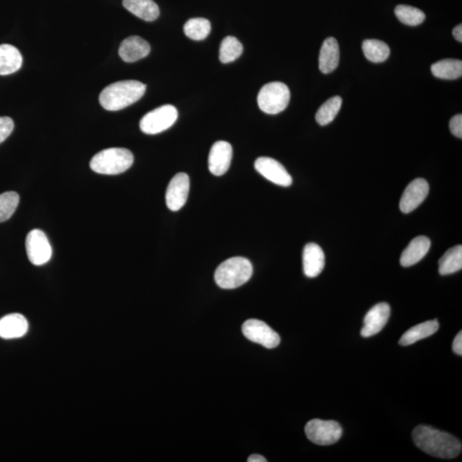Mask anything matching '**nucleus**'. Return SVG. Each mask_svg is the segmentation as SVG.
Returning a JSON list of instances; mask_svg holds the SVG:
<instances>
[{
  "mask_svg": "<svg viewBox=\"0 0 462 462\" xmlns=\"http://www.w3.org/2000/svg\"><path fill=\"white\" fill-rule=\"evenodd\" d=\"M413 440L422 451L442 459H453L461 452V442L456 437L428 425L415 428Z\"/></svg>",
  "mask_w": 462,
  "mask_h": 462,
  "instance_id": "nucleus-1",
  "label": "nucleus"
},
{
  "mask_svg": "<svg viewBox=\"0 0 462 462\" xmlns=\"http://www.w3.org/2000/svg\"><path fill=\"white\" fill-rule=\"evenodd\" d=\"M146 89V85L138 81H117L104 88L100 95V103L107 111H119L138 101Z\"/></svg>",
  "mask_w": 462,
  "mask_h": 462,
  "instance_id": "nucleus-2",
  "label": "nucleus"
},
{
  "mask_svg": "<svg viewBox=\"0 0 462 462\" xmlns=\"http://www.w3.org/2000/svg\"><path fill=\"white\" fill-rule=\"evenodd\" d=\"M253 271V265L248 258L233 257L218 266L214 279L221 289H233L241 287L251 279Z\"/></svg>",
  "mask_w": 462,
  "mask_h": 462,
  "instance_id": "nucleus-3",
  "label": "nucleus"
},
{
  "mask_svg": "<svg viewBox=\"0 0 462 462\" xmlns=\"http://www.w3.org/2000/svg\"><path fill=\"white\" fill-rule=\"evenodd\" d=\"M134 156L126 148L112 147L98 152L90 161V168L96 173L119 175L132 166Z\"/></svg>",
  "mask_w": 462,
  "mask_h": 462,
  "instance_id": "nucleus-4",
  "label": "nucleus"
},
{
  "mask_svg": "<svg viewBox=\"0 0 462 462\" xmlns=\"http://www.w3.org/2000/svg\"><path fill=\"white\" fill-rule=\"evenodd\" d=\"M291 92L283 82L274 81L265 84L258 95V107L268 114L275 115L287 108Z\"/></svg>",
  "mask_w": 462,
  "mask_h": 462,
  "instance_id": "nucleus-5",
  "label": "nucleus"
},
{
  "mask_svg": "<svg viewBox=\"0 0 462 462\" xmlns=\"http://www.w3.org/2000/svg\"><path fill=\"white\" fill-rule=\"evenodd\" d=\"M177 108L171 105H164L147 113L140 122V131L145 134H159L170 128L178 120Z\"/></svg>",
  "mask_w": 462,
  "mask_h": 462,
  "instance_id": "nucleus-6",
  "label": "nucleus"
},
{
  "mask_svg": "<svg viewBox=\"0 0 462 462\" xmlns=\"http://www.w3.org/2000/svg\"><path fill=\"white\" fill-rule=\"evenodd\" d=\"M305 433L313 444L327 446L334 444L340 440L343 435V429L336 421L315 418L308 423Z\"/></svg>",
  "mask_w": 462,
  "mask_h": 462,
  "instance_id": "nucleus-7",
  "label": "nucleus"
},
{
  "mask_svg": "<svg viewBox=\"0 0 462 462\" xmlns=\"http://www.w3.org/2000/svg\"><path fill=\"white\" fill-rule=\"evenodd\" d=\"M26 251L29 261L34 265L48 263L52 257L53 249L46 235L41 230H33L26 238Z\"/></svg>",
  "mask_w": 462,
  "mask_h": 462,
  "instance_id": "nucleus-8",
  "label": "nucleus"
},
{
  "mask_svg": "<svg viewBox=\"0 0 462 462\" xmlns=\"http://www.w3.org/2000/svg\"><path fill=\"white\" fill-rule=\"evenodd\" d=\"M242 334L253 343L269 348H277L280 343V336L268 324L258 319H249L242 324Z\"/></svg>",
  "mask_w": 462,
  "mask_h": 462,
  "instance_id": "nucleus-9",
  "label": "nucleus"
},
{
  "mask_svg": "<svg viewBox=\"0 0 462 462\" xmlns=\"http://www.w3.org/2000/svg\"><path fill=\"white\" fill-rule=\"evenodd\" d=\"M254 168L260 175L270 182L282 187L291 186L293 183L291 176L283 164L268 157H260L254 163Z\"/></svg>",
  "mask_w": 462,
  "mask_h": 462,
  "instance_id": "nucleus-10",
  "label": "nucleus"
},
{
  "mask_svg": "<svg viewBox=\"0 0 462 462\" xmlns=\"http://www.w3.org/2000/svg\"><path fill=\"white\" fill-rule=\"evenodd\" d=\"M190 181L186 173H178L174 176L168 185L166 202L168 209L172 211H178L186 204L189 197Z\"/></svg>",
  "mask_w": 462,
  "mask_h": 462,
  "instance_id": "nucleus-11",
  "label": "nucleus"
},
{
  "mask_svg": "<svg viewBox=\"0 0 462 462\" xmlns=\"http://www.w3.org/2000/svg\"><path fill=\"white\" fill-rule=\"evenodd\" d=\"M232 155V147L229 143L225 142V140L215 143L211 148L209 158L211 173L217 177L225 174L230 166Z\"/></svg>",
  "mask_w": 462,
  "mask_h": 462,
  "instance_id": "nucleus-12",
  "label": "nucleus"
},
{
  "mask_svg": "<svg viewBox=\"0 0 462 462\" xmlns=\"http://www.w3.org/2000/svg\"><path fill=\"white\" fill-rule=\"evenodd\" d=\"M429 193V184L423 178L411 182L403 192L400 209L403 213H409L425 201Z\"/></svg>",
  "mask_w": 462,
  "mask_h": 462,
  "instance_id": "nucleus-13",
  "label": "nucleus"
},
{
  "mask_svg": "<svg viewBox=\"0 0 462 462\" xmlns=\"http://www.w3.org/2000/svg\"><path fill=\"white\" fill-rule=\"evenodd\" d=\"M390 315V305L385 303L375 305L367 313L364 319V326L360 334L363 338H370L381 332L389 320Z\"/></svg>",
  "mask_w": 462,
  "mask_h": 462,
  "instance_id": "nucleus-14",
  "label": "nucleus"
},
{
  "mask_svg": "<svg viewBox=\"0 0 462 462\" xmlns=\"http://www.w3.org/2000/svg\"><path fill=\"white\" fill-rule=\"evenodd\" d=\"M150 43L139 37H131L121 43L119 56L124 62H134L150 53Z\"/></svg>",
  "mask_w": 462,
  "mask_h": 462,
  "instance_id": "nucleus-15",
  "label": "nucleus"
},
{
  "mask_svg": "<svg viewBox=\"0 0 462 462\" xmlns=\"http://www.w3.org/2000/svg\"><path fill=\"white\" fill-rule=\"evenodd\" d=\"M303 271L308 277H316L324 268V253L318 244H308L305 246L303 253Z\"/></svg>",
  "mask_w": 462,
  "mask_h": 462,
  "instance_id": "nucleus-16",
  "label": "nucleus"
},
{
  "mask_svg": "<svg viewBox=\"0 0 462 462\" xmlns=\"http://www.w3.org/2000/svg\"><path fill=\"white\" fill-rule=\"evenodd\" d=\"M29 330V323L20 313H11L0 319V338L15 339L22 338Z\"/></svg>",
  "mask_w": 462,
  "mask_h": 462,
  "instance_id": "nucleus-17",
  "label": "nucleus"
},
{
  "mask_svg": "<svg viewBox=\"0 0 462 462\" xmlns=\"http://www.w3.org/2000/svg\"><path fill=\"white\" fill-rule=\"evenodd\" d=\"M430 248V241L426 237H417L410 242V244L402 252L401 265L403 268H409L420 262Z\"/></svg>",
  "mask_w": 462,
  "mask_h": 462,
  "instance_id": "nucleus-18",
  "label": "nucleus"
},
{
  "mask_svg": "<svg viewBox=\"0 0 462 462\" xmlns=\"http://www.w3.org/2000/svg\"><path fill=\"white\" fill-rule=\"evenodd\" d=\"M340 60V49L338 41L329 37L324 41L319 53V70L324 74L334 72L338 68Z\"/></svg>",
  "mask_w": 462,
  "mask_h": 462,
  "instance_id": "nucleus-19",
  "label": "nucleus"
},
{
  "mask_svg": "<svg viewBox=\"0 0 462 462\" xmlns=\"http://www.w3.org/2000/svg\"><path fill=\"white\" fill-rule=\"evenodd\" d=\"M22 56L13 45H0V76L11 75L20 70Z\"/></svg>",
  "mask_w": 462,
  "mask_h": 462,
  "instance_id": "nucleus-20",
  "label": "nucleus"
},
{
  "mask_svg": "<svg viewBox=\"0 0 462 462\" xmlns=\"http://www.w3.org/2000/svg\"><path fill=\"white\" fill-rule=\"evenodd\" d=\"M123 5L129 13L147 22H154L159 15V8L154 0H124Z\"/></svg>",
  "mask_w": 462,
  "mask_h": 462,
  "instance_id": "nucleus-21",
  "label": "nucleus"
},
{
  "mask_svg": "<svg viewBox=\"0 0 462 462\" xmlns=\"http://www.w3.org/2000/svg\"><path fill=\"white\" fill-rule=\"evenodd\" d=\"M440 329V324L437 320H429L417 324L410 328L408 331L402 336L399 343L402 346H409L411 344L417 343L418 341L429 338V336L435 334Z\"/></svg>",
  "mask_w": 462,
  "mask_h": 462,
  "instance_id": "nucleus-22",
  "label": "nucleus"
},
{
  "mask_svg": "<svg viewBox=\"0 0 462 462\" xmlns=\"http://www.w3.org/2000/svg\"><path fill=\"white\" fill-rule=\"evenodd\" d=\"M433 76L444 80H456L462 76V62L447 58L435 62L430 67Z\"/></svg>",
  "mask_w": 462,
  "mask_h": 462,
  "instance_id": "nucleus-23",
  "label": "nucleus"
},
{
  "mask_svg": "<svg viewBox=\"0 0 462 462\" xmlns=\"http://www.w3.org/2000/svg\"><path fill=\"white\" fill-rule=\"evenodd\" d=\"M438 271L442 276L450 275L462 269V246L457 245L450 249L440 258Z\"/></svg>",
  "mask_w": 462,
  "mask_h": 462,
  "instance_id": "nucleus-24",
  "label": "nucleus"
},
{
  "mask_svg": "<svg viewBox=\"0 0 462 462\" xmlns=\"http://www.w3.org/2000/svg\"><path fill=\"white\" fill-rule=\"evenodd\" d=\"M362 50L367 60L373 62H385L390 54L389 46L378 40H366L363 42Z\"/></svg>",
  "mask_w": 462,
  "mask_h": 462,
  "instance_id": "nucleus-25",
  "label": "nucleus"
},
{
  "mask_svg": "<svg viewBox=\"0 0 462 462\" xmlns=\"http://www.w3.org/2000/svg\"><path fill=\"white\" fill-rule=\"evenodd\" d=\"M343 100L339 96H334L324 103L317 112L316 121L321 126L331 124L338 116Z\"/></svg>",
  "mask_w": 462,
  "mask_h": 462,
  "instance_id": "nucleus-26",
  "label": "nucleus"
},
{
  "mask_svg": "<svg viewBox=\"0 0 462 462\" xmlns=\"http://www.w3.org/2000/svg\"><path fill=\"white\" fill-rule=\"evenodd\" d=\"M211 29V22L206 18H191L183 27L184 33L194 41H202L209 37Z\"/></svg>",
  "mask_w": 462,
  "mask_h": 462,
  "instance_id": "nucleus-27",
  "label": "nucleus"
},
{
  "mask_svg": "<svg viewBox=\"0 0 462 462\" xmlns=\"http://www.w3.org/2000/svg\"><path fill=\"white\" fill-rule=\"evenodd\" d=\"M244 52V46L236 37H227L223 40L219 49V60L223 64L237 60Z\"/></svg>",
  "mask_w": 462,
  "mask_h": 462,
  "instance_id": "nucleus-28",
  "label": "nucleus"
},
{
  "mask_svg": "<svg viewBox=\"0 0 462 462\" xmlns=\"http://www.w3.org/2000/svg\"><path fill=\"white\" fill-rule=\"evenodd\" d=\"M395 14L399 21L409 26L420 25L425 19V15L421 10L405 5L395 7Z\"/></svg>",
  "mask_w": 462,
  "mask_h": 462,
  "instance_id": "nucleus-29",
  "label": "nucleus"
},
{
  "mask_svg": "<svg viewBox=\"0 0 462 462\" xmlns=\"http://www.w3.org/2000/svg\"><path fill=\"white\" fill-rule=\"evenodd\" d=\"M19 204V195L15 192H6L0 194V223L8 220Z\"/></svg>",
  "mask_w": 462,
  "mask_h": 462,
  "instance_id": "nucleus-30",
  "label": "nucleus"
},
{
  "mask_svg": "<svg viewBox=\"0 0 462 462\" xmlns=\"http://www.w3.org/2000/svg\"><path fill=\"white\" fill-rule=\"evenodd\" d=\"M14 123L13 119L8 117H0V143L6 140L13 133Z\"/></svg>",
  "mask_w": 462,
  "mask_h": 462,
  "instance_id": "nucleus-31",
  "label": "nucleus"
},
{
  "mask_svg": "<svg viewBox=\"0 0 462 462\" xmlns=\"http://www.w3.org/2000/svg\"><path fill=\"white\" fill-rule=\"evenodd\" d=\"M449 128L452 134L458 138H462V115L458 114L453 117L449 122Z\"/></svg>",
  "mask_w": 462,
  "mask_h": 462,
  "instance_id": "nucleus-32",
  "label": "nucleus"
},
{
  "mask_svg": "<svg viewBox=\"0 0 462 462\" xmlns=\"http://www.w3.org/2000/svg\"><path fill=\"white\" fill-rule=\"evenodd\" d=\"M453 351L458 355H462V332L460 331L459 334L456 336L455 340L453 343Z\"/></svg>",
  "mask_w": 462,
  "mask_h": 462,
  "instance_id": "nucleus-33",
  "label": "nucleus"
},
{
  "mask_svg": "<svg viewBox=\"0 0 462 462\" xmlns=\"http://www.w3.org/2000/svg\"><path fill=\"white\" fill-rule=\"evenodd\" d=\"M454 37L458 41L462 42V25H457L453 30Z\"/></svg>",
  "mask_w": 462,
  "mask_h": 462,
  "instance_id": "nucleus-34",
  "label": "nucleus"
},
{
  "mask_svg": "<svg viewBox=\"0 0 462 462\" xmlns=\"http://www.w3.org/2000/svg\"><path fill=\"white\" fill-rule=\"evenodd\" d=\"M249 462H266L268 460L260 455H252L249 457Z\"/></svg>",
  "mask_w": 462,
  "mask_h": 462,
  "instance_id": "nucleus-35",
  "label": "nucleus"
}]
</instances>
